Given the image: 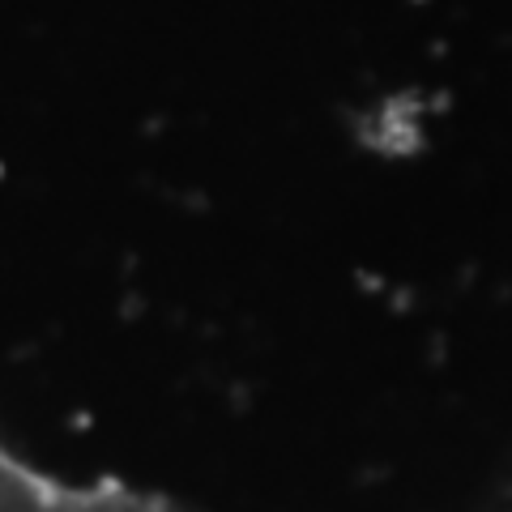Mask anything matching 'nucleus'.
Here are the masks:
<instances>
[{"label":"nucleus","instance_id":"nucleus-1","mask_svg":"<svg viewBox=\"0 0 512 512\" xmlns=\"http://www.w3.org/2000/svg\"><path fill=\"white\" fill-rule=\"evenodd\" d=\"M0 512H175L120 483H69L0 444Z\"/></svg>","mask_w":512,"mask_h":512}]
</instances>
